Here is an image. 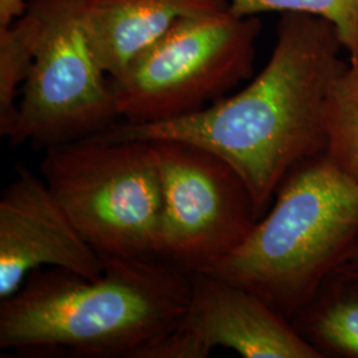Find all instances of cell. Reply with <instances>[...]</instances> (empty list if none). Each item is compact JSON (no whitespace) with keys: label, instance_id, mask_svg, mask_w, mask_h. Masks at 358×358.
Here are the masks:
<instances>
[{"label":"cell","instance_id":"cell-1","mask_svg":"<svg viewBox=\"0 0 358 358\" xmlns=\"http://www.w3.org/2000/svg\"><path fill=\"white\" fill-rule=\"evenodd\" d=\"M345 51L334 27L307 13H282L263 71L241 92L205 109L152 125L115 124L109 140H179L211 150L245 182L260 217L287 173L325 152L324 113Z\"/></svg>","mask_w":358,"mask_h":358},{"label":"cell","instance_id":"cell-2","mask_svg":"<svg viewBox=\"0 0 358 358\" xmlns=\"http://www.w3.org/2000/svg\"><path fill=\"white\" fill-rule=\"evenodd\" d=\"M87 279L34 271L0 300V349L23 357L142 358L189 307L190 275L159 259L103 256Z\"/></svg>","mask_w":358,"mask_h":358},{"label":"cell","instance_id":"cell-3","mask_svg":"<svg viewBox=\"0 0 358 358\" xmlns=\"http://www.w3.org/2000/svg\"><path fill=\"white\" fill-rule=\"evenodd\" d=\"M273 198L243 243L208 273L292 320L358 241V180L320 153L294 165Z\"/></svg>","mask_w":358,"mask_h":358},{"label":"cell","instance_id":"cell-4","mask_svg":"<svg viewBox=\"0 0 358 358\" xmlns=\"http://www.w3.org/2000/svg\"><path fill=\"white\" fill-rule=\"evenodd\" d=\"M38 171L100 255L158 259L162 180L153 142L94 134L44 149Z\"/></svg>","mask_w":358,"mask_h":358},{"label":"cell","instance_id":"cell-5","mask_svg":"<svg viewBox=\"0 0 358 358\" xmlns=\"http://www.w3.org/2000/svg\"><path fill=\"white\" fill-rule=\"evenodd\" d=\"M262 23L229 8L180 19L112 78L120 118L152 125L194 115L252 75Z\"/></svg>","mask_w":358,"mask_h":358},{"label":"cell","instance_id":"cell-6","mask_svg":"<svg viewBox=\"0 0 358 358\" xmlns=\"http://www.w3.org/2000/svg\"><path fill=\"white\" fill-rule=\"evenodd\" d=\"M87 0H31L38 20L34 59L8 141L47 149L99 134L120 118L112 78L85 26Z\"/></svg>","mask_w":358,"mask_h":358},{"label":"cell","instance_id":"cell-7","mask_svg":"<svg viewBox=\"0 0 358 358\" xmlns=\"http://www.w3.org/2000/svg\"><path fill=\"white\" fill-rule=\"evenodd\" d=\"M149 141L162 180L157 257L189 275L208 272L243 243L260 219L252 194L211 150L179 140Z\"/></svg>","mask_w":358,"mask_h":358},{"label":"cell","instance_id":"cell-8","mask_svg":"<svg viewBox=\"0 0 358 358\" xmlns=\"http://www.w3.org/2000/svg\"><path fill=\"white\" fill-rule=\"evenodd\" d=\"M190 279L183 317L142 358H206L215 348L244 358H322L291 320L254 292L208 272Z\"/></svg>","mask_w":358,"mask_h":358},{"label":"cell","instance_id":"cell-9","mask_svg":"<svg viewBox=\"0 0 358 358\" xmlns=\"http://www.w3.org/2000/svg\"><path fill=\"white\" fill-rule=\"evenodd\" d=\"M15 173L0 198V300L44 267L100 278L103 256L81 236L40 174L22 164Z\"/></svg>","mask_w":358,"mask_h":358},{"label":"cell","instance_id":"cell-10","mask_svg":"<svg viewBox=\"0 0 358 358\" xmlns=\"http://www.w3.org/2000/svg\"><path fill=\"white\" fill-rule=\"evenodd\" d=\"M229 0H87L85 26L110 78L183 17L229 8Z\"/></svg>","mask_w":358,"mask_h":358},{"label":"cell","instance_id":"cell-11","mask_svg":"<svg viewBox=\"0 0 358 358\" xmlns=\"http://www.w3.org/2000/svg\"><path fill=\"white\" fill-rule=\"evenodd\" d=\"M291 322L321 357L358 358V267L332 271Z\"/></svg>","mask_w":358,"mask_h":358},{"label":"cell","instance_id":"cell-12","mask_svg":"<svg viewBox=\"0 0 358 358\" xmlns=\"http://www.w3.org/2000/svg\"><path fill=\"white\" fill-rule=\"evenodd\" d=\"M325 155L358 180V59L349 60L333 80L324 113Z\"/></svg>","mask_w":358,"mask_h":358},{"label":"cell","instance_id":"cell-13","mask_svg":"<svg viewBox=\"0 0 358 358\" xmlns=\"http://www.w3.org/2000/svg\"><path fill=\"white\" fill-rule=\"evenodd\" d=\"M38 20L29 8L7 28L0 29V136L10 137L17 120L16 97L34 59Z\"/></svg>","mask_w":358,"mask_h":358},{"label":"cell","instance_id":"cell-14","mask_svg":"<svg viewBox=\"0 0 358 358\" xmlns=\"http://www.w3.org/2000/svg\"><path fill=\"white\" fill-rule=\"evenodd\" d=\"M229 4L244 16L296 13L321 17L334 27L348 59H358V0H229Z\"/></svg>","mask_w":358,"mask_h":358},{"label":"cell","instance_id":"cell-15","mask_svg":"<svg viewBox=\"0 0 358 358\" xmlns=\"http://www.w3.org/2000/svg\"><path fill=\"white\" fill-rule=\"evenodd\" d=\"M28 6L27 0H0V29L20 19L27 13Z\"/></svg>","mask_w":358,"mask_h":358},{"label":"cell","instance_id":"cell-16","mask_svg":"<svg viewBox=\"0 0 358 358\" xmlns=\"http://www.w3.org/2000/svg\"><path fill=\"white\" fill-rule=\"evenodd\" d=\"M344 263H348V264H352V266L358 267V241L356 242V244L352 247V250L349 251V254L346 255Z\"/></svg>","mask_w":358,"mask_h":358}]
</instances>
